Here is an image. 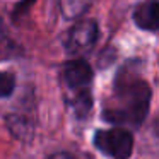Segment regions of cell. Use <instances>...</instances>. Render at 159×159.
<instances>
[{
  "instance_id": "6da1fadb",
  "label": "cell",
  "mask_w": 159,
  "mask_h": 159,
  "mask_svg": "<svg viewBox=\"0 0 159 159\" xmlns=\"http://www.w3.org/2000/svg\"><path fill=\"white\" fill-rule=\"evenodd\" d=\"M151 104V87L135 63L127 62L113 80L111 98L103 110V118L113 125L139 128Z\"/></svg>"
},
{
  "instance_id": "7a4b0ae2",
  "label": "cell",
  "mask_w": 159,
  "mask_h": 159,
  "mask_svg": "<svg viewBox=\"0 0 159 159\" xmlns=\"http://www.w3.org/2000/svg\"><path fill=\"white\" fill-rule=\"evenodd\" d=\"M62 80L65 87V101L79 120L89 115L93 108V69L82 58L70 60L63 65Z\"/></svg>"
},
{
  "instance_id": "3957f363",
  "label": "cell",
  "mask_w": 159,
  "mask_h": 159,
  "mask_svg": "<svg viewBox=\"0 0 159 159\" xmlns=\"http://www.w3.org/2000/svg\"><path fill=\"white\" fill-rule=\"evenodd\" d=\"M94 145L111 159H128L134 151V135L121 127L98 130L94 134Z\"/></svg>"
},
{
  "instance_id": "277c9868",
  "label": "cell",
  "mask_w": 159,
  "mask_h": 159,
  "mask_svg": "<svg viewBox=\"0 0 159 159\" xmlns=\"http://www.w3.org/2000/svg\"><path fill=\"white\" fill-rule=\"evenodd\" d=\"M98 39V24L94 21L77 22L69 33L65 39V48L70 55H82L94 46Z\"/></svg>"
},
{
  "instance_id": "5b68a950",
  "label": "cell",
  "mask_w": 159,
  "mask_h": 159,
  "mask_svg": "<svg viewBox=\"0 0 159 159\" xmlns=\"http://www.w3.org/2000/svg\"><path fill=\"white\" fill-rule=\"evenodd\" d=\"M134 21L140 29L159 31V0H142L134 11Z\"/></svg>"
},
{
  "instance_id": "8992f818",
  "label": "cell",
  "mask_w": 159,
  "mask_h": 159,
  "mask_svg": "<svg viewBox=\"0 0 159 159\" xmlns=\"http://www.w3.org/2000/svg\"><path fill=\"white\" fill-rule=\"evenodd\" d=\"M7 127L11 128V132L16 137L22 139V140H28L33 134V125L26 115H11L7 118Z\"/></svg>"
},
{
  "instance_id": "52a82bcc",
  "label": "cell",
  "mask_w": 159,
  "mask_h": 159,
  "mask_svg": "<svg viewBox=\"0 0 159 159\" xmlns=\"http://www.w3.org/2000/svg\"><path fill=\"white\" fill-rule=\"evenodd\" d=\"M89 0H60V9L63 16L69 19H75L86 12Z\"/></svg>"
},
{
  "instance_id": "ba28073f",
  "label": "cell",
  "mask_w": 159,
  "mask_h": 159,
  "mask_svg": "<svg viewBox=\"0 0 159 159\" xmlns=\"http://www.w3.org/2000/svg\"><path fill=\"white\" fill-rule=\"evenodd\" d=\"M16 87V77L9 72H0V98H7Z\"/></svg>"
},
{
  "instance_id": "9c48e42d",
  "label": "cell",
  "mask_w": 159,
  "mask_h": 159,
  "mask_svg": "<svg viewBox=\"0 0 159 159\" xmlns=\"http://www.w3.org/2000/svg\"><path fill=\"white\" fill-rule=\"evenodd\" d=\"M33 2H34V0H22L21 4H19L17 7H16V11H14V14H12V17H19V16H21L22 12H26V9H28L29 5L33 4Z\"/></svg>"
},
{
  "instance_id": "30bf717a",
  "label": "cell",
  "mask_w": 159,
  "mask_h": 159,
  "mask_svg": "<svg viewBox=\"0 0 159 159\" xmlns=\"http://www.w3.org/2000/svg\"><path fill=\"white\" fill-rule=\"evenodd\" d=\"M50 159H75V157H72L70 154H65V152H60V154H55V156H52Z\"/></svg>"
},
{
  "instance_id": "8fae6325",
  "label": "cell",
  "mask_w": 159,
  "mask_h": 159,
  "mask_svg": "<svg viewBox=\"0 0 159 159\" xmlns=\"http://www.w3.org/2000/svg\"><path fill=\"white\" fill-rule=\"evenodd\" d=\"M5 38V29H4V22H2V19H0V41Z\"/></svg>"
},
{
  "instance_id": "7c38bea8",
  "label": "cell",
  "mask_w": 159,
  "mask_h": 159,
  "mask_svg": "<svg viewBox=\"0 0 159 159\" xmlns=\"http://www.w3.org/2000/svg\"><path fill=\"white\" fill-rule=\"evenodd\" d=\"M156 134L159 135V118H157V121H156Z\"/></svg>"
}]
</instances>
